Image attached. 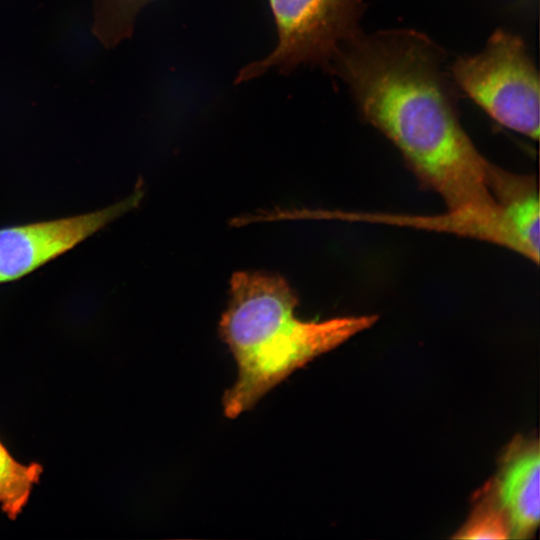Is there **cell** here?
I'll list each match as a JSON object with an SVG mask.
<instances>
[{
	"label": "cell",
	"mask_w": 540,
	"mask_h": 540,
	"mask_svg": "<svg viewBox=\"0 0 540 540\" xmlns=\"http://www.w3.org/2000/svg\"><path fill=\"white\" fill-rule=\"evenodd\" d=\"M444 60V51L418 31L360 32L340 49L331 73L347 83L364 120L441 196L449 220L463 231L490 235L505 220V171L463 129Z\"/></svg>",
	"instance_id": "6da1fadb"
},
{
	"label": "cell",
	"mask_w": 540,
	"mask_h": 540,
	"mask_svg": "<svg viewBox=\"0 0 540 540\" xmlns=\"http://www.w3.org/2000/svg\"><path fill=\"white\" fill-rule=\"evenodd\" d=\"M298 297L280 275L238 271L219 335L237 366V377L222 397L223 413L234 419L252 409L296 370L370 328L376 315L304 321L295 314Z\"/></svg>",
	"instance_id": "7a4b0ae2"
},
{
	"label": "cell",
	"mask_w": 540,
	"mask_h": 540,
	"mask_svg": "<svg viewBox=\"0 0 540 540\" xmlns=\"http://www.w3.org/2000/svg\"><path fill=\"white\" fill-rule=\"evenodd\" d=\"M455 84L501 125L534 140L539 137V77L518 35L502 29L482 52L456 59Z\"/></svg>",
	"instance_id": "3957f363"
},
{
	"label": "cell",
	"mask_w": 540,
	"mask_h": 540,
	"mask_svg": "<svg viewBox=\"0 0 540 540\" xmlns=\"http://www.w3.org/2000/svg\"><path fill=\"white\" fill-rule=\"evenodd\" d=\"M277 33L275 48L239 70L235 84L271 69L288 75L302 65L331 72L340 49L360 33L364 0H268Z\"/></svg>",
	"instance_id": "277c9868"
},
{
	"label": "cell",
	"mask_w": 540,
	"mask_h": 540,
	"mask_svg": "<svg viewBox=\"0 0 540 540\" xmlns=\"http://www.w3.org/2000/svg\"><path fill=\"white\" fill-rule=\"evenodd\" d=\"M142 197L139 183L126 199L95 212L0 229V283L20 278L69 250L135 208Z\"/></svg>",
	"instance_id": "5b68a950"
},
{
	"label": "cell",
	"mask_w": 540,
	"mask_h": 540,
	"mask_svg": "<svg viewBox=\"0 0 540 540\" xmlns=\"http://www.w3.org/2000/svg\"><path fill=\"white\" fill-rule=\"evenodd\" d=\"M540 451L537 440H515L503 458L495 496L511 528V538H530L540 515Z\"/></svg>",
	"instance_id": "8992f818"
},
{
	"label": "cell",
	"mask_w": 540,
	"mask_h": 540,
	"mask_svg": "<svg viewBox=\"0 0 540 540\" xmlns=\"http://www.w3.org/2000/svg\"><path fill=\"white\" fill-rule=\"evenodd\" d=\"M42 467L17 461L0 441V507L11 520L25 508Z\"/></svg>",
	"instance_id": "52a82bcc"
},
{
	"label": "cell",
	"mask_w": 540,
	"mask_h": 540,
	"mask_svg": "<svg viewBox=\"0 0 540 540\" xmlns=\"http://www.w3.org/2000/svg\"><path fill=\"white\" fill-rule=\"evenodd\" d=\"M155 0H94L92 32L111 49L131 38L139 12Z\"/></svg>",
	"instance_id": "ba28073f"
},
{
	"label": "cell",
	"mask_w": 540,
	"mask_h": 540,
	"mask_svg": "<svg viewBox=\"0 0 540 540\" xmlns=\"http://www.w3.org/2000/svg\"><path fill=\"white\" fill-rule=\"evenodd\" d=\"M475 507L471 516L454 538L507 539L511 538L508 518L500 506L494 490Z\"/></svg>",
	"instance_id": "9c48e42d"
}]
</instances>
